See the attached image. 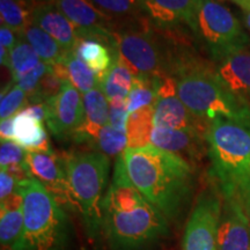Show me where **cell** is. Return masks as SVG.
Instances as JSON below:
<instances>
[{
    "instance_id": "obj_1",
    "label": "cell",
    "mask_w": 250,
    "mask_h": 250,
    "mask_svg": "<svg viewBox=\"0 0 250 250\" xmlns=\"http://www.w3.org/2000/svg\"><path fill=\"white\" fill-rule=\"evenodd\" d=\"M102 234L111 250H147L169 234L168 219L144 198L117 156L102 202Z\"/></svg>"
},
{
    "instance_id": "obj_2",
    "label": "cell",
    "mask_w": 250,
    "mask_h": 250,
    "mask_svg": "<svg viewBox=\"0 0 250 250\" xmlns=\"http://www.w3.org/2000/svg\"><path fill=\"white\" fill-rule=\"evenodd\" d=\"M123 156L131 182L144 198L168 221L179 218L192 193V166L153 145L126 148Z\"/></svg>"
},
{
    "instance_id": "obj_3",
    "label": "cell",
    "mask_w": 250,
    "mask_h": 250,
    "mask_svg": "<svg viewBox=\"0 0 250 250\" xmlns=\"http://www.w3.org/2000/svg\"><path fill=\"white\" fill-rule=\"evenodd\" d=\"M213 174L224 197L250 190V112L211 122L206 133Z\"/></svg>"
},
{
    "instance_id": "obj_4",
    "label": "cell",
    "mask_w": 250,
    "mask_h": 250,
    "mask_svg": "<svg viewBox=\"0 0 250 250\" xmlns=\"http://www.w3.org/2000/svg\"><path fill=\"white\" fill-rule=\"evenodd\" d=\"M171 77L176 81L179 99L192 114L208 123L217 118L237 117L250 112V108L225 88L214 70L192 58L175 59L171 62Z\"/></svg>"
},
{
    "instance_id": "obj_5",
    "label": "cell",
    "mask_w": 250,
    "mask_h": 250,
    "mask_svg": "<svg viewBox=\"0 0 250 250\" xmlns=\"http://www.w3.org/2000/svg\"><path fill=\"white\" fill-rule=\"evenodd\" d=\"M24 224L12 250H70L71 224L64 208L40 181H21Z\"/></svg>"
},
{
    "instance_id": "obj_6",
    "label": "cell",
    "mask_w": 250,
    "mask_h": 250,
    "mask_svg": "<svg viewBox=\"0 0 250 250\" xmlns=\"http://www.w3.org/2000/svg\"><path fill=\"white\" fill-rule=\"evenodd\" d=\"M70 189L90 241L102 234V202L107 192L110 159L99 151L70 152L62 156Z\"/></svg>"
},
{
    "instance_id": "obj_7",
    "label": "cell",
    "mask_w": 250,
    "mask_h": 250,
    "mask_svg": "<svg viewBox=\"0 0 250 250\" xmlns=\"http://www.w3.org/2000/svg\"><path fill=\"white\" fill-rule=\"evenodd\" d=\"M191 29L205 43L215 61L246 48L249 41L232 12L215 0H196Z\"/></svg>"
},
{
    "instance_id": "obj_8",
    "label": "cell",
    "mask_w": 250,
    "mask_h": 250,
    "mask_svg": "<svg viewBox=\"0 0 250 250\" xmlns=\"http://www.w3.org/2000/svg\"><path fill=\"white\" fill-rule=\"evenodd\" d=\"M117 59L134 77H171V64L147 31L130 30L115 34Z\"/></svg>"
},
{
    "instance_id": "obj_9",
    "label": "cell",
    "mask_w": 250,
    "mask_h": 250,
    "mask_svg": "<svg viewBox=\"0 0 250 250\" xmlns=\"http://www.w3.org/2000/svg\"><path fill=\"white\" fill-rule=\"evenodd\" d=\"M221 202L217 195L205 192L199 197L188 221L183 250H218V229Z\"/></svg>"
},
{
    "instance_id": "obj_10",
    "label": "cell",
    "mask_w": 250,
    "mask_h": 250,
    "mask_svg": "<svg viewBox=\"0 0 250 250\" xmlns=\"http://www.w3.org/2000/svg\"><path fill=\"white\" fill-rule=\"evenodd\" d=\"M45 123L57 139H73L85 121L83 98L70 81H65L62 90L45 102Z\"/></svg>"
},
{
    "instance_id": "obj_11",
    "label": "cell",
    "mask_w": 250,
    "mask_h": 250,
    "mask_svg": "<svg viewBox=\"0 0 250 250\" xmlns=\"http://www.w3.org/2000/svg\"><path fill=\"white\" fill-rule=\"evenodd\" d=\"M26 165L31 177L40 181L62 208L78 210L62 156H58L54 151L27 152Z\"/></svg>"
},
{
    "instance_id": "obj_12",
    "label": "cell",
    "mask_w": 250,
    "mask_h": 250,
    "mask_svg": "<svg viewBox=\"0 0 250 250\" xmlns=\"http://www.w3.org/2000/svg\"><path fill=\"white\" fill-rule=\"evenodd\" d=\"M52 2L77 27L80 39H95L116 49V37L110 30V17L90 0H54Z\"/></svg>"
},
{
    "instance_id": "obj_13",
    "label": "cell",
    "mask_w": 250,
    "mask_h": 250,
    "mask_svg": "<svg viewBox=\"0 0 250 250\" xmlns=\"http://www.w3.org/2000/svg\"><path fill=\"white\" fill-rule=\"evenodd\" d=\"M218 250H250V220L236 197H224Z\"/></svg>"
},
{
    "instance_id": "obj_14",
    "label": "cell",
    "mask_w": 250,
    "mask_h": 250,
    "mask_svg": "<svg viewBox=\"0 0 250 250\" xmlns=\"http://www.w3.org/2000/svg\"><path fill=\"white\" fill-rule=\"evenodd\" d=\"M217 62L214 71L219 81L242 104L250 108V50L239 49Z\"/></svg>"
},
{
    "instance_id": "obj_15",
    "label": "cell",
    "mask_w": 250,
    "mask_h": 250,
    "mask_svg": "<svg viewBox=\"0 0 250 250\" xmlns=\"http://www.w3.org/2000/svg\"><path fill=\"white\" fill-rule=\"evenodd\" d=\"M33 23L57 41L65 51H74L81 40L77 27L56 7L52 1H42L35 6Z\"/></svg>"
},
{
    "instance_id": "obj_16",
    "label": "cell",
    "mask_w": 250,
    "mask_h": 250,
    "mask_svg": "<svg viewBox=\"0 0 250 250\" xmlns=\"http://www.w3.org/2000/svg\"><path fill=\"white\" fill-rule=\"evenodd\" d=\"M205 134L195 130H174L154 127L151 145L173 153L192 166L202 155Z\"/></svg>"
},
{
    "instance_id": "obj_17",
    "label": "cell",
    "mask_w": 250,
    "mask_h": 250,
    "mask_svg": "<svg viewBox=\"0 0 250 250\" xmlns=\"http://www.w3.org/2000/svg\"><path fill=\"white\" fill-rule=\"evenodd\" d=\"M154 126L162 129L195 130L208 133L210 123L192 114L177 95L158 99L154 105Z\"/></svg>"
},
{
    "instance_id": "obj_18",
    "label": "cell",
    "mask_w": 250,
    "mask_h": 250,
    "mask_svg": "<svg viewBox=\"0 0 250 250\" xmlns=\"http://www.w3.org/2000/svg\"><path fill=\"white\" fill-rule=\"evenodd\" d=\"M85 105V121L74 134L77 143H95L100 131L108 124L109 101L101 87L98 86L83 94Z\"/></svg>"
},
{
    "instance_id": "obj_19",
    "label": "cell",
    "mask_w": 250,
    "mask_h": 250,
    "mask_svg": "<svg viewBox=\"0 0 250 250\" xmlns=\"http://www.w3.org/2000/svg\"><path fill=\"white\" fill-rule=\"evenodd\" d=\"M196 0H144L143 8L159 24L187 23L192 27Z\"/></svg>"
},
{
    "instance_id": "obj_20",
    "label": "cell",
    "mask_w": 250,
    "mask_h": 250,
    "mask_svg": "<svg viewBox=\"0 0 250 250\" xmlns=\"http://www.w3.org/2000/svg\"><path fill=\"white\" fill-rule=\"evenodd\" d=\"M23 198L15 192L0 202V242L1 248L13 249L23 230Z\"/></svg>"
},
{
    "instance_id": "obj_21",
    "label": "cell",
    "mask_w": 250,
    "mask_h": 250,
    "mask_svg": "<svg viewBox=\"0 0 250 250\" xmlns=\"http://www.w3.org/2000/svg\"><path fill=\"white\" fill-rule=\"evenodd\" d=\"M13 142L27 152L52 151L43 122L24 111L18 112L13 117Z\"/></svg>"
},
{
    "instance_id": "obj_22",
    "label": "cell",
    "mask_w": 250,
    "mask_h": 250,
    "mask_svg": "<svg viewBox=\"0 0 250 250\" xmlns=\"http://www.w3.org/2000/svg\"><path fill=\"white\" fill-rule=\"evenodd\" d=\"M74 54L96 74L99 83L117 58L116 49L95 39H81Z\"/></svg>"
},
{
    "instance_id": "obj_23",
    "label": "cell",
    "mask_w": 250,
    "mask_h": 250,
    "mask_svg": "<svg viewBox=\"0 0 250 250\" xmlns=\"http://www.w3.org/2000/svg\"><path fill=\"white\" fill-rule=\"evenodd\" d=\"M154 127V107L153 105L131 112L126 123V134L127 140H129L127 148H143L151 145Z\"/></svg>"
},
{
    "instance_id": "obj_24",
    "label": "cell",
    "mask_w": 250,
    "mask_h": 250,
    "mask_svg": "<svg viewBox=\"0 0 250 250\" xmlns=\"http://www.w3.org/2000/svg\"><path fill=\"white\" fill-rule=\"evenodd\" d=\"M22 35L24 36V40L35 50L41 61L45 62L46 65H54L56 62H62L68 52L65 51L58 44L57 41L52 39L48 33L41 29L35 23H30L23 31Z\"/></svg>"
},
{
    "instance_id": "obj_25",
    "label": "cell",
    "mask_w": 250,
    "mask_h": 250,
    "mask_svg": "<svg viewBox=\"0 0 250 250\" xmlns=\"http://www.w3.org/2000/svg\"><path fill=\"white\" fill-rule=\"evenodd\" d=\"M34 1L35 0H0L1 24L22 35L27 27L33 23L36 6Z\"/></svg>"
},
{
    "instance_id": "obj_26",
    "label": "cell",
    "mask_w": 250,
    "mask_h": 250,
    "mask_svg": "<svg viewBox=\"0 0 250 250\" xmlns=\"http://www.w3.org/2000/svg\"><path fill=\"white\" fill-rule=\"evenodd\" d=\"M134 76L123 62L116 58L103 79L100 81L99 86L107 96L108 101L116 99H127L132 89Z\"/></svg>"
},
{
    "instance_id": "obj_27",
    "label": "cell",
    "mask_w": 250,
    "mask_h": 250,
    "mask_svg": "<svg viewBox=\"0 0 250 250\" xmlns=\"http://www.w3.org/2000/svg\"><path fill=\"white\" fill-rule=\"evenodd\" d=\"M42 62L26 40L19 37L18 43L9 51L8 62L6 67L9 68L12 73V81L17 83L21 77L33 71Z\"/></svg>"
},
{
    "instance_id": "obj_28",
    "label": "cell",
    "mask_w": 250,
    "mask_h": 250,
    "mask_svg": "<svg viewBox=\"0 0 250 250\" xmlns=\"http://www.w3.org/2000/svg\"><path fill=\"white\" fill-rule=\"evenodd\" d=\"M62 62L66 66L68 81L80 93L86 94L99 86L96 74L80 58L77 57L74 51H68Z\"/></svg>"
},
{
    "instance_id": "obj_29",
    "label": "cell",
    "mask_w": 250,
    "mask_h": 250,
    "mask_svg": "<svg viewBox=\"0 0 250 250\" xmlns=\"http://www.w3.org/2000/svg\"><path fill=\"white\" fill-rule=\"evenodd\" d=\"M96 149L107 156H120L129 147L126 131H121L107 124L100 131L98 138L94 143Z\"/></svg>"
},
{
    "instance_id": "obj_30",
    "label": "cell",
    "mask_w": 250,
    "mask_h": 250,
    "mask_svg": "<svg viewBox=\"0 0 250 250\" xmlns=\"http://www.w3.org/2000/svg\"><path fill=\"white\" fill-rule=\"evenodd\" d=\"M28 104V95L12 81L2 89L0 100V118L7 120L14 117Z\"/></svg>"
},
{
    "instance_id": "obj_31",
    "label": "cell",
    "mask_w": 250,
    "mask_h": 250,
    "mask_svg": "<svg viewBox=\"0 0 250 250\" xmlns=\"http://www.w3.org/2000/svg\"><path fill=\"white\" fill-rule=\"evenodd\" d=\"M64 83L65 81L56 73L54 68L48 66V71L41 80L35 93L28 96V104L29 103H45L50 99L55 98L62 90Z\"/></svg>"
},
{
    "instance_id": "obj_32",
    "label": "cell",
    "mask_w": 250,
    "mask_h": 250,
    "mask_svg": "<svg viewBox=\"0 0 250 250\" xmlns=\"http://www.w3.org/2000/svg\"><path fill=\"white\" fill-rule=\"evenodd\" d=\"M27 151L13 140H1L0 145V166L1 169L26 165Z\"/></svg>"
},
{
    "instance_id": "obj_33",
    "label": "cell",
    "mask_w": 250,
    "mask_h": 250,
    "mask_svg": "<svg viewBox=\"0 0 250 250\" xmlns=\"http://www.w3.org/2000/svg\"><path fill=\"white\" fill-rule=\"evenodd\" d=\"M108 15H126L143 8L144 0H90Z\"/></svg>"
},
{
    "instance_id": "obj_34",
    "label": "cell",
    "mask_w": 250,
    "mask_h": 250,
    "mask_svg": "<svg viewBox=\"0 0 250 250\" xmlns=\"http://www.w3.org/2000/svg\"><path fill=\"white\" fill-rule=\"evenodd\" d=\"M129 108L126 99H116L109 101V121L108 124L115 129L126 131V123L129 118Z\"/></svg>"
},
{
    "instance_id": "obj_35",
    "label": "cell",
    "mask_w": 250,
    "mask_h": 250,
    "mask_svg": "<svg viewBox=\"0 0 250 250\" xmlns=\"http://www.w3.org/2000/svg\"><path fill=\"white\" fill-rule=\"evenodd\" d=\"M48 66L49 65H46L45 62H41L33 71H30L29 73L21 77L15 83H17L28 96H30L31 94L35 93V90L40 85L41 80H42V78L44 77L46 71H48Z\"/></svg>"
},
{
    "instance_id": "obj_36",
    "label": "cell",
    "mask_w": 250,
    "mask_h": 250,
    "mask_svg": "<svg viewBox=\"0 0 250 250\" xmlns=\"http://www.w3.org/2000/svg\"><path fill=\"white\" fill-rule=\"evenodd\" d=\"M20 181L4 169L0 170V202L19 191Z\"/></svg>"
},
{
    "instance_id": "obj_37",
    "label": "cell",
    "mask_w": 250,
    "mask_h": 250,
    "mask_svg": "<svg viewBox=\"0 0 250 250\" xmlns=\"http://www.w3.org/2000/svg\"><path fill=\"white\" fill-rule=\"evenodd\" d=\"M14 33L15 31L12 30L11 28L1 24V28H0V43H1V45L0 46H4L5 49H7L8 51H11L19 41Z\"/></svg>"
},
{
    "instance_id": "obj_38",
    "label": "cell",
    "mask_w": 250,
    "mask_h": 250,
    "mask_svg": "<svg viewBox=\"0 0 250 250\" xmlns=\"http://www.w3.org/2000/svg\"><path fill=\"white\" fill-rule=\"evenodd\" d=\"M21 111L27 112L30 116L37 118L41 122L46 120V105L45 103H29Z\"/></svg>"
},
{
    "instance_id": "obj_39",
    "label": "cell",
    "mask_w": 250,
    "mask_h": 250,
    "mask_svg": "<svg viewBox=\"0 0 250 250\" xmlns=\"http://www.w3.org/2000/svg\"><path fill=\"white\" fill-rule=\"evenodd\" d=\"M0 136H1V140H13V117L1 121Z\"/></svg>"
},
{
    "instance_id": "obj_40",
    "label": "cell",
    "mask_w": 250,
    "mask_h": 250,
    "mask_svg": "<svg viewBox=\"0 0 250 250\" xmlns=\"http://www.w3.org/2000/svg\"><path fill=\"white\" fill-rule=\"evenodd\" d=\"M230 197H236L239 199L240 203H241L243 210H245L247 217L249 218L250 220V190L245 193H241L239 196H230Z\"/></svg>"
},
{
    "instance_id": "obj_41",
    "label": "cell",
    "mask_w": 250,
    "mask_h": 250,
    "mask_svg": "<svg viewBox=\"0 0 250 250\" xmlns=\"http://www.w3.org/2000/svg\"><path fill=\"white\" fill-rule=\"evenodd\" d=\"M234 4H236L239 7H241L243 13L250 11V0H232Z\"/></svg>"
},
{
    "instance_id": "obj_42",
    "label": "cell",
    "mask_w": 250,
    "mask_h": 250,
    "mask_svg": "<svg viewBox=\"0 0 250 250\" xmlns=\"http://www.w3.org/2000/svg\"><path fill=\"white\" fill-rule=\"evenodd\" d=\"M245 14V23H246V27L248 28V30L250 31V11L246 12Z\"/></svg>"
},
{
    "instance_id": "obj_43",
    "label": "cell",
    "mask_w": 250,
    "mask_h": 250,
    "mask_svg": "<svg viewBox=\"0 0 250 250\" xmlns=\"http://www.w3.org/2000/svg\"><path fill=\"white\" fill-rule=\"evenodd\" d=\"M39 1H54V0H39Z\"/></svg>"
},
{
    "instance_id": "obj_44",
    "label": "cell",
    "mask_w": 250,
    "mask_h": 250,
    "mask_svg": "<svg viewBox=\"0 0 250 250\" xmlns=\"http://www.w3.org/2000/svg\"><path fill=\"white\" fill-rule=\"evenodd\" d=\"M1 250H12V249H7V248H1Z\"/></svg>"
}]
</instances>
